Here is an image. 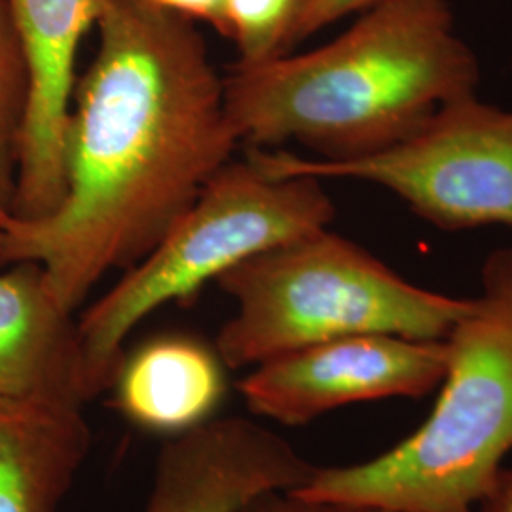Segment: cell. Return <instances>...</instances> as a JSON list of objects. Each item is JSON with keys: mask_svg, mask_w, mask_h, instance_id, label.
<instances>
[{"mask_svg": "<svg viewBox=\"0 0 512 512\" xmlns=\"http://www.w3.org/2000/svg\"><path fill=\"white\" fill-rule=\"evenodd\" d=\"M97 29L65 129L63 200L40 219L10 211L0 234V264L40 266L73 313L109 272L137 266L241 145L192 19L105 0Z\"/></svg>", "mask_w": 512, "mask_h": 512, "instance_id": "cell-1", "label": "cell"}, {"mask_svg": "<svg viewBox=\"0 0 512 512\" xmlns=\"http://www.w3.org/2000/svg\"><path fill=\"white\" fill-rule=\"evenodd\" d=\"M478 80L446 0H389L313 52L234 65L224 93L241 145L348 162L412 137Z\"/></svg>", "mask_w": 512, "mask_h": 512, "instance_id": "cell-2", "label": "cell"}, {"mask_svg": "<svg viewBox=\"0 0 512 512\" xmlns=\"http://www.w3.org/2000/svg\"><path fill=\"white\" fill-rule=\"evenodd\" d=\"M437 404L382 456L315 467L294 494L399 512H471L512 452V249L482 268V293L446 338Z\"/></svg>", "mask_w": 512, "mask_h": 512, "instance_id": "cell-3", "label": "cell"}, {"mask_svg": "<svg viewBox=\"0 0 512 512\" xmlns=\"http://www.w3.org/2000/svg\"><path fill=\"white\" fill-rule=\"evenodd\" d=\"M217 285L236 302L215 344L232 370L355 334L446 340L473 300L421 289L329 228L247 258Z\"/></svg>", "mask_w": 512, "mask_h": 512, "instance_id": "cell-4", "label": "cell"}, {"mask_svg": "<svg viewBox=\"0 0 512 512\" xmlns=\"http://www.w3.org/2000/svg\"><path fill=\"white\" fill-rule=\"evenodd\" d=\"M334 203L315 177H270L230 160L137 266L78 319L90 401L110 389L126 340L152 311L186 300L247 258L329 228Z\"/></svg>", "mask_w": 512, "mask_h": 512, "instance_id": "cell-5", "label": "cell"}, {"mask_svg": "<svg viewBox=\"0 0 512 512\" xmlns=\"http://www.w3.org/2000/svg\"><path fill=\"white\" fill-rule=\"evenodd\" d=\"M270 177L357 179L395 192L442 230L512 228V110L463 95L395 147L348 162L306 160L287 150L247 148Z\"/></svg>", "mask_w": 512, "mask_h": 512, "instance_id": "cell-6", "label": "cell"}, {"mask_svg": "<svg viewBox=\"0 0 512 512\" xmlns=\"http://www.w3.org/2000/svg\"><path fill=\"white\" fill-rule=\"evenodd\" d=\"M446 340L355 334L279 355L239 382L249 412L304 425L349 404L420 399L444 380Z\"/></svg>", "mask_w": 512, "mask_h": 512, "instance_id": "cell-7", "label": "cell"}, {"mask_svg": "<svg viewBox=\"0 0 512 512\" xmlns=\"http://www.w3.org/2000/svg\"><path fill=\"white\" fill-rule=\"evenodd\" d=\"M29 71V103L19 143L10 211L19 219L52 213L65 194L63 143L82 38L105 0H8Z\"/></svg>", "mask_w": 512, "mask_h": 512, "instance_id": "cell-8", "label": "cell"}, {"mask_svg": "<svg viewBox=\"0 0 512 512\" xmlns=\"http://www.w3.org/2000/svg\"><path fill=\"white\" fill-rule=\"evenodd\" d=\"M313 469L264 425L211 418L165 444L145 512H239L258 495L296 490Z\"/></svg>", "mask_w": 512, "mask_h": 512, "instance_id": "cell-9", "label": "cell"}, {"mask_svg": "<svg viewBox=\"0 0 512 512\" xmlns=\"http://www.w3.org/2000/svg\"><path fill=\"white\" fill-rule=\"evenodd\" d=\"M88 401L78 319L40 266L10 264L0 272V410Z\"/></svg>", "mask_w": 512, "mask_h": 512, "instance_id": "cell-10", "label": "cell"}, {"mask_svg": "<svg viewBox=\"0 0 512 512\" xmlns=\"http://www.w3.org/2000/svg\"><path fill=\"white\" fill-rule=\"evenodd\" d=\"M110 389L131 423L177 437L215 414L226 391L224 363L198 340L164 336L124 357Z\"/></svg>", "mask_w": 512, "mask_h": 512, "instance_id": "cell-11", "label": "cell"}, {"mask_svg": "<svg viewBox=\"0 0 512 512\" xmlns=\"http://www.w3.org/2000/svg\"><path fill=\"white\" fill-rule=\"evenodd\" d=\"M82 410H0V512H57L92 444Z\"/></svg>", "mask_w": 512, "mask_h": 512, "instance_id": "cell-12", "label": "cell"}, {"mask_svg": "<svg viewBox=\"0 0 512 512\" xmlns=\"http://www.w3.org/2000/svg\"><path fill=\"white\" fill-rule=\"evenodd\" d=\"M29 103V71L8 0H0V196L12 205L19 143Z\"/></svg>", "mask_w": 512, "mask_h": 512, "instance_id": "cell-13", "label": "cell"}, {"mask_svg": "<svg viewBox=\"0 0 512 512\" xmlns=\"http://www.w3.org/2000/svg\"><path fill=\"white\" fill-rule=\"evenodd\" d=\"M236 65H258L289 54L287 44L304 0H226Z\"/></svg>", "mask_w": 512, "mask_h": 512, "instance_id": "cell-14", "label": "cell"}, {"mask_svg": "<svg viewBox=\"0 0 512 512\" xmlns=\"http://www.w3.org/2000/svg\"><path fill=\"white\" fill-rule=\"evenodd\" d=\"M389 0H304L302 10L294 21L293 31L289 35L287 50L289 54L306 38L329 27L334 21L346 18L355 12H366Z\"/></svg>", "mask_w": 512, "mask_h": 512, "instance_id": "cell-15", "label": "cell"}, {"mask_svg": "<svg viewBox=\"0 0 512 512\" xmlns=\"http://www.w3.org/2000/svg\"><path fill=\"white\" fill-rule=\"evenodd\" d=\"M239 512H399L368 507V505H351V503H334V501H315L306 499L294 492H268L249 501Z\"/></svg>", "mask_w": 512, "mask_h": 512, "instance_id": "cell-16", "label": "cell"}, {"mask_svg": "<svg viewBox=\"0 0 512 512\" xmlns=\"http://www.w3.org/2000/svg\"><path fill=\"white\" fill-rule=\"evenodd\" d=\"M141 2L192 21H205L219 33L220 37L230 38V19H228L226 0H141Z\"/></svg>", "mask_w": 512, "mask_h": 512, "instance_id": "cell-17", "label": "cell"}, {"mask_svg": "<svg viewBox=\"0 0 512 512\" xmlns=\"http://www.w3.org/2000/svg\"><path fill=\"white\" fill-rule=\"evenodd\" d=\"M471 512H512V469H501Z\"/></svg>", "mask_w": 512, "mask_h": 512, "instance_id": "cell-18", "label": "cell"}, {"mask_svg": "<svg viewBox=\"0 0 512 512\" xmlns=\"http://www.w3.org/2000/svg\"><path fill=\"white\" fill-rule=\"evenodd\" d=\"M8 213H10V203L0 196V234H2V226H4V219Z\"/></svg>", "mask_w": 512, "mask_h": 512, "instance_id": "cell-19", "label": "cell"}]
</instances>
